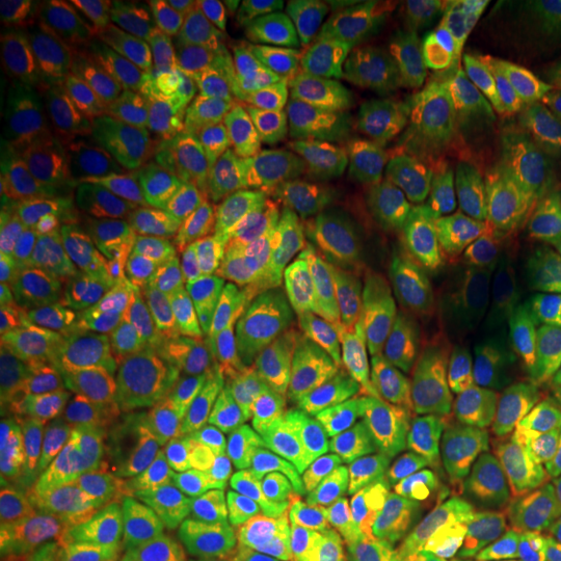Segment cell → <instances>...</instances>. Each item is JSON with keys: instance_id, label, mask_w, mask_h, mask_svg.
Instances as JSON below:
<instances>
[{"instance_id": "obj_1", "label": "cell", "mask_w": 561, "mask_h": 561, "mask_svg": "<svg viewBox=\"0 0 561 561\" xmlns=\"http://www.w3.org/2000/svg\"><path fill=\"white\" fill-rule=\"evenodd\" d=\"M9 333L13 364L39 382L136 341L107 240L89 219L30 203L13 257Z\"/></svg>"}, {"instance_id": "obj_2", "label": "cell", "mask_w": 561, "mask_h": 561, "mask_svg": "<svg viewBox=\"0 0 561 561\" xmlns=\"http://www.w3.org/2000/svg\"><path fill=\"white\" fill-rule=\"evenodd\" d=\"M229 341L325 430H341L369 409L388 375L369 322L333 318L265 286L231 301Z\"/></svg>"}, {"instance_id": "obj_3", "label": "cell", "mask_w": 561, "mask_h": 561, "mask_svg": "<svg viewBox=\"0 0 561 561\" xmlns=\"http://www.w3.org/2000/svg\"><path fill=\"white\" fill-rule=\"evenodd\" d=\"M382 390L390 409L439 434L455 453L486 460L520 494L525 411L489 339L455 331L426 351L396 354Z\"/></svg>"}, {"instance_id": "obj_4", "label": "cell", "mask_w": 561, "mask_h": 561, "mask_svg": "<svg viewBox=\"0 0 561 561\" xmlns=\"http://www.w3.org/2000/svg\"><path fill=\"white\" fill-rule=\"evenodd\" d=\"M58 76L117 214L159 210L178 185L182 125L94 45Z\"/></svg>"}, {"instance_id": "obj_5", "label": "cell", "mask_w": 561, "mask_h": 561, "mask_svg": "<svg viewBox=\"0 0 561 561\" xmlns=\"http://www.w3.org/2000/svg\"><path fill=\"white\" fill-rule=\"evenodd\" d=\"M151 356L170 398L178 442L191 462L216 447L255 445L314 430L229 339L187 343Z\"/></svg>"}, {"instance_id": "obj_6", "label": "cell", "mask_w": 561, "mask_h": 561, "mask_svg": "<svg viewBox=\"0 0 561 561\" xmlns=\"http://www.w3.org/2000/svg\"><path fill=\"white\" fill-rule=\"evenodd\" d=\"M39 385L104 458L151 473L193 466L178 442L157 359L138 341L87 356Z\"/></svg>"}, {"instance_id": "obj_7", "label": "cell", "mask_w": 561, "mask_h": 561, "mask_svg": "<svg viewBox=\"0 0 561 561\" xmlns=\"http://www.w3.org/2000/svg\"><path fill=\"white\" fill-rule=\"evenodd\" d=\"M91 42L180 125L216 121L240 94V76L193 32L178 5L117 0L100 5Z\"/></svg>"}, {"instance_id": "obj_8", "label": "cell", "mask_w": 561, "mask_h": 561, "mask_svg": "<svg viewBox=\"0 0 561 561\" xmlns=\"http://www.w3.org/2000/svg\"><path fill=\"white\" fill-rule=\"evenodd\" d=\"M3 496L50 504L91 494H146L161 476L104 458L81 437L58 398L13 364L3 398Z\"/></svg>"}, {"instance_id": "obj_9", "label": "cell", "mask_w": 561, "mask_h": 561, "mask_svg": "<svg viewBox=\"0 0 561 561\" xmlns=\"http://www.w3.org/2000/svg\"><path fill=\"white\" fill-rule=\"evenodd\" d=\"M3 151L16 185L32 201L83 216L110 231L123 219L104 191L73 102L55 73L13 76L3 87Z\"/></svg>"}, {"instance_id": "obj_10", "label": "cell", "mask_w": 561, "mask_h": 561, "mask_svg": "<svg viewBox=\"0 0 561 561\" xmlns=\"http://www.w3.org/2000/svg\"><path fill=\"white\" fill-rule=\"evenodd\" d=\"M104 240L133 335L149 354L229 339L231 301L187 265L159 210L125 214Z\"/></svg>"}, {"instance_id": "obj_11", "label": "cell", "mask_w": 561, "mask_h": 561, "mask_svg": "<svg viewBox=\"0 0 561 561\" xmlns=\"http://www.w3.org/2000/svg\"><path fill=\"white\" fill-rule=\"evenodd\" d=\"M195 523L237 546L318 549L343 517L307 500L252 462L206 455L191 466L185 489Z\"/></svg>"}, {"instance_id": "obj_12", "label": "cell", "mask_w": 561, "mask_h": 561, "mask_svg": "<svg viewBox=\"0 0 561 561\" xmlns=\"http://www.w3.org/2000/svg\"><path fill=\"white\" fill-rule=\"evenodd\" d=\"M214 123L224 144L310 224L351 231L369 182L237 94Z\"/></svg>"}, {"instance_id": "obj_13", "label": "cell", "mask_w": 561, "mask_h": 561, "mask_svg": "<svg viewBox=\"0 0 561 561\" xmlns=\"http://www.w3.org/2000/svg\"><path fill=\"white\" fill-rule=\"evenodd\" d=\"M335 432L371 517L380 520L411 523L460 458L439 434L388 403L369 405Z\"/></svg>"}, {"instance_id": "obj_14", "label": "cell", "mask_w": 561, "mask_h": 561, "mask_svg": "<svg viewBox=\"0 0 561 561\" xmlns=\"http://www.w3.org/2000/svg\"><path fill=\"white\" fill-rule=\"evenodd\" d=\"M178 182L219 210L265 265L294 248L310 227L297 208L224 144L210 121L182 125Z\"/></svg>"}, {"instance_id": "obj_15", "label": "cell", "mask_w": 561, "mask_h": 561, "mask_svg": "<svg viewBox=\"0 0 561 561\" xmlns=\"http://www.w3.org/2000/svg\"><path fill=\"white\" fill-rule=\"evenodd\" d=\"M240 94L359 180L375 182L382 174L380 130L367 102L310 79L286 60L244 76Z\"/></svg>"}, {"instance_id": "obj_16", "label": "cell", "mask_w": 561, "mask_h": 561, "mask_svg": "<svg viewBox=\"0 0 561 561\" xmlns=\"http://www.w3.org/2000/svg\"><path fill=\"white\" fill-rule=\"evenodd\" d=\"M174 491L91 494L42 504L39 533L60 561H91L112 538L138 536L157 561H195L198 533Z\"/></svg>"}, {"instance_id": "obj_17", "label": "cell", "mask_w": 561, "mask_h": 561, "mask_svg": "<svg viewBox=\"0 0 561 561\" xmlns=\"http://www.w3.org/2000/svg\"><path fill=\"white\" fill-rule=\"evenodd\" d=\"M371 255L369 325L396 343V354L426 351L460 328L466 273L432 252L367 244Z\"/></svg>"}, {"instance_id": "obj_18", "label": "cell", "mask_w": 561, "mask_h": 561, "mask_svg": "<svg viewBox=\"0 0 561 561\" xmlns=\"http://www.w3.org/2000/svg\"><path fill=\"white\" fill-rule=\"evenodd\" d=\"M364 13L331 3H280L276 47L280 60L343 94L371 102L390 60Z\"/></svg>"}, {"instance_id": "obj_19", "label": "cell", "mask_w": 561, "mask_h": 561, "mask_svg": "<svg viewBox=\"0 0 561 561\" xmlns=\"http://www.w3.org/2000/svg\"><path fill=\"white\" fill-rule=\"evenodd\" d=\"M442 100L538 130L561 128V87L515 45L496 13L462 45Z\"/></svg>"}, {"instance_id": "obj_20", "label": "cell", "mask_w": 561, "mask_h": 561, "mask_svg": "<svg viewBox=\"0 0 561 561\" xmlns=\"http://www.w3.org/2000/svg\"><path fill=\"white\" fill-rule=\"evenodd\" d=\"M561 250L496 237L462 280L458 331L491 339L504 322L557 307Z\"/></svg>"}, {"instance_id": "obj_21", "label": "cell", "mask_w": 561, "mask_h": 561, "mask_svg": "<svg viewBox=\"0 0 561 561\" xmlns=\"http://www.w3.org/2000/svg\"><path fill=\"white\" fill-rule=\"evenodd\" d=\"M265 289L351 322H369L371 255L351 231L310 224L297 244L265 265Z\"/></svg>"}, {"instance_id": "obj_22", "label": "cell", "mask_w": 561, "mask_h": 561, "mask_svg": "<svg viewBox=\"0 0 561 561\" xmlns=\"http://www.w3.org/2000/svg\"><path fill=\"white\" fill-rule=\"evenodd\" d=\"M437 125L442 172L481 195L530 170L541 157L546 138L561 130H538L491 112L455 107L445 100L437 104Z\"/></svg>"}, {"instance_id": "obj_23", "label": "cell", "mask_w": 561, "mask_h": 561, "mask_svg": "<svg viewBox=\"0 0 561 561\" xmlns=\"http://www.w3.org/2000/svg\"><path fill=\"white\" fill-rule=\"evenodd\" d=\"M159 216L180 255L224 299L234 301L242 294L263 289L265 263L257 252L219 210L210 208L185 185L178 182L164 195Z\"/></svg>"}, {"instance_id": "obj_24", "label": "cell", "mask_w": 561, "mask_h": 561, "mask_svg": "<svg viewBox=\"0 0 561 561\" xmlns=\"http://www.w3.org/2000/svg\"><path fill=\"white\" fill-rule=\"evenodd\" d=\"M206 455L252 462L307 500L339 512L341 517H371L339 432L284 434L255 445L216 447ZM203 455V458H206Z\"/></svg>"}, {"instance_id": "obj_25", "label": "cell", "mask_w": 561, "mask_h": 561, "mask_svg": "<svg viewBox=\"0 0 561 561\" xmlns=\"http://www.w3.org/2000/svg\"><path fill=\"white\" fill-rule=\"evenodd\" d=\"M515 500L520 494L486 460L460 455L409 525L455 561Z\"/></svg>"}, {"instance_id": "obj_26", "label": "cell", "mask_w": 561, "mask_h": 561, "mask_svg": "<svg viewBox=\"0 0 561 561\" xmlns=\"http://www.w3.org/2000/svg\"><path fill=\"white\" fill-rule=\"evenodd\" d=\"M94 13L79 0H3L0 45L5 60L30 73H62L94 45Z\"/></svg>"}, {"instance_id": "obj_27", "label": "cell", "mask_w": 561, "mask_h": 561, "mask_svg": "<svg viewBox=\"0 0 561 561\" xmlns=\"http://www.w3.org/2000/svg\"><path fill=\"white\" fill-rule=\"evenodd\" d=\"M369 110L380 130L385 174L413 180L442 172L437 112L424 91L390 70L371 96Z\"/></svg>"}, {"instance_id": "obj_28", "label": "cell", "mask_w": 561, "mask_h": 561, "mask_svg": "<svg viewBox=\"0 0 561 561\" xmlns=\"http://www.w3.org/2000/svg\"><path fill=\"white\" fill-rule=\"evenodd\" d=\"M390 68L419 91H445L462 45L421 11L419 0L369 3Z\"/></svg>"}, {"instance_id": "obj_29", "label": "cell", "mask_w": 561, "mask_h": 561, "mask_svg": "<svg viewBox=\"0 0 561 561\" xmlns=\"http://www.w3.org/2000/svg\"><path fill=\"white\" fill-rule=\"evenodd\" d=\"M178 9L201 26L224 53L229 66L244 76L276 62V26L280 3L273 0H180Z\"/></svg>"}, {"instance_id": "obj_30", "label": "cell", "mask_w": 561, "mask_h": 561, "mask_svg": "<svg viewBox=\"0 0 561 561\" xmlns=\"http://www.w3.org/2000/svg\"><path fill=\"white\" fill-rule=\"evenodd\" d=\"M489 341L500 351L528 421L549 392L561 385L559 305L504 322Z\"/></svg>"}, {"instance_id": "obj_31", "label": "cell", "mask_w": 561, "mask_h": 561, "mask_svg": "<svg viewBox=\"0 0 561 561\" xmlns=\"http://www.w3.org/2000/svg\"><path fill=\"white\" fill-rule=\"evenodd\" d=\"M318 553L325 561H453L409 523L380 517H343Z\"/></svg>"}, {"instance_id": "obj_32", "label": "cell", "mask_w": 561, "mask_h": 561, "mask_svg": "<svg viewBox=\"0 0 561 561\" xmlns=\"http://www.w3.org/2000/svg\"><path fill=\"white\" fill-rule=\"evenodd\" d=\"M520 496L533 507H546L561 500V385L525 421Z\"/></svg>"}, {"instance_id": "obj_33", "label": "cell", "mask_w": 561, "mask_h": 561, "mask_svg": "<svg viewBox=\"0 0 561 561\" xmlns=\"http://www.w3.org/2000/svg\"><path fill=\"white\" fill-rule=\"evenodd\" d=\"M494 13L528 58L561 79V11L543 0H496Z\"/></svg>"}, {"instance_id": "obj_34", "label": "cell", "mask_w": 561, "mask_h": 561, "mask_svg": "<svg viewBox=\"0 0 561 561\" xmlns=\"http://www.w3.org/2000/svg\"><path fill=\"white\" fill-rule=\"evenodd\" d=\"M541 520L515 500L455 561H538Z\"/></svg>"}, {"instance_id": "obj_35", "label": "cell", "mask_w": 561, "mask_h": 561, "mask_svg": "<svg viewBox=\"0 0 561 561\" xmlns=\"http://www.w3.org/2000/svg\"><path fill=\"white\" fill-rule=\"evenodd\" d=\"M3 553L0 561H60L39 533V507L32 502L3 500Z\"/></svg>"}, {"instance_id": "obj_36", "label": "cell", "mask_w": 561, "mask_h": 561, "mask_svg": "<svg viewBox=\"0 0 561 561\" xmlns=\"http://www.w3.org/2000/svg\"><path fill=\"white\" fill-rule=\"evenodd\" d=\"M419 5L439 30L453 34L460 45H466L494 13V3L486 0H419Z\"/></svg>"}, {"instance_id": "obj_37", "label": "cell", "mask_w": 561, "mask_h": 561, "mask_svg": "<svg viewBox=\"0 0 561 561\" xmlns=\"http://www.w3.org/2000/svg\"><path fill=\"white\" fill-rule=\"evenodd\" d=\"M210 561H325L312 549H291V546H237L214 543L208 549Z\"/></svg>"}, {"instance_id": "obj_38", "label": "cell", "mask_w": 561, "mask_h": 561, "mask_svg": "<svg viewBox=\"0 0 561 561\" xmlns=\"http://www.w3.org/2000/svg\"><path fill=\"white\" fill-rule=\"evenodd\" d=\"M151 546L138 536H121L112 538L94 553L91 561H151Z\"/></svg>"}, {"instance_id": "obj_39", "label": "cell", "mask_w": 561, "mask_h": 561, "mask_svg": "<svg viewBox=\"0 0 561 561\" xmlns=\"http://www.w3.org/2000/svg\"><path fill=\"white\" fill-rule=\"evenodd\" d=\"M538 561H561V500L541 517V551Z\"/></svg>"}, {"instance_id": "obj_40", "label": "cell", "mask_w": 561, "mask_h": 561, "mask_svg": "<svg viewBox=\"0 0 561 561\" xmlns=\"http://www.w3.org/2000/svg\"><path fill=\"white\" fill-rule=\"evenodd\" d=\"M559 310H561V297H559Z\"/></svg>"}, {"instance_id": "obj_41", "label": "cell", "mask_w": 561, "mask_h": 561, "mask_svg": "<svg viewBox=\"0 0 561 561\" xmlns=\"http://www.w3.org/2000/svg\"><path fill=\"white\" fill-rule=\"evenodd\" d=\"M180 561H191V559H180Z\"/></svg>"}, {"instance_id": "obj_42", "label": "cell", "mask_w": 561, "mask_h": 561, "mask_svg": "<svg viewBox=\"0 0 561 561\" xmlns=\"http://www.w3.org/2000/svg\"><path fill=\"white\" fill-rule=\"evenodd\" d=\"M559 9H561V3H559Z\"/></svg>"}]
</instances>
